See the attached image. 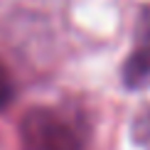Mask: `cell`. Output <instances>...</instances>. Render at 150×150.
Here are the masks:
<instances>
[{
    "mask_svg": "<svg viewBox=\"0 0 150 150\" xmlns=\"http://www.w3.org/2000/svg\"><path fill=\"white\" fill-rule=\"evenodd\" d=\"M22 150H89L84 126L59 108H32L20 123Z\"/></svg>",
    "mask_w": 150,
    "mask_h": 150,
    "instance_id": "6da1fadb",
    "label": "cell"
},
{
    "mask_svg": "<svg viewBox=\"0 0 150 150\" xmlns=\"http://www.w3.org/2000/svg\"><path fill=\"white\" fill-rule=\"evenodd\" d=\"M123 81L130 89H140L150 84V10L140 15L133 52L123 64Z\"/></svg>",
    "mask_w": 150,
    "mask_h": 150,
    "instance_id": "7a4b0ae2",
    "label": "cell"
},
{
    "mask_svg": "<svg viewBox=\"0 0 150 150\" xmlns=\"http://www.w3.org/2000/svg\"><path fill=\"white\" fill-rule=\"evenodd\" d=\"M12 96H15V86H12V79H10V74L5 71V67L0 64V111H3L5 106H10Z\"/></svg>",
    "mask_w": 150,
    "mask_h": 150,
    "instance_id": "3957f363",
    "label": "cell"
},
{
    "mask_svg": "<svg viewBox=\"0 0 150 150\" xmlns=\"http://www.w3.org/2000/svg\"><path fill=\"white\" fill-rule=\"evenodd\" d=\"M138 135H140V140H143V145H145L150 150V108L143 113L140 118V123H138Z\"/></svg>",
    "mask_w": 150,
    "mask_h": 150,
    "instance_id": "277c9868",
    "label": "cell"
}]
</instances>
